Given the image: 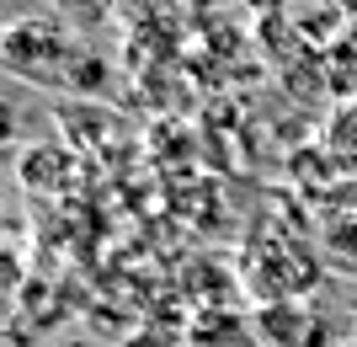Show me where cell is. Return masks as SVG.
Masks as SVG:
<instances>
[{
  "label": "cell",
  "mask_w": 357,
  "mask_h": 347,
  "mask_svg": "<svg viewBox=\"0 0 357 347\" xmlns=\"http://www.w3.org/2000/svg\"><path fill=\"white\" fill-rule=\"evenodd\" d=\"M75 161L64 145H22L16 150V177H22V187H32V193H59L64 182H70Z\"/></svg>",
  "instance_id": "cell-2"
},
{
  "label": "cell",
  "mask_w": 357,
  "mask_h": 347,
  "mask_svg": "<svg viewBox=\"0 0 357 347\" xmlns=\"http://www.w3.org/2000/svg\"><path fill=\"white\" fill-rule=\"evenodd\" d=\"M342 347H357V342H342Z\"/></svg>",
  "instance_id": "cell-10"
},
{
  "label": "cell",
  "mask_w": 357,
  "mask_h": 347,
  "mask_svg": "<svg viewBox=\"0 0 357 347\" xmlns=\"http://www.w3.org/2000/svg\"><path fill=\"white\" fill-rule=\"evenodd\" d=\"M22 300H27V262L16 246H0V326L16 320Z\"/></svg>",
  "instance_id": "cell-5"
},
{
  "label": "cell",
  "mask_w": 357,
  "mask_h": 347,
  "mask_svg": "<svg viewBox=\"0 0 357 347\" xmlns=\"http://www.w3.org/2000/svg\"><path fill=\"white\" fill-rule=\"evenodd\" d=\"M0 347H38V342H32V332L22 320H6V326H0Z\"/></svg>",
  "instance_id": "cell-7"
},
{
  "label": "cell",
  "mask_w": 357,
  "mask_h": 347,
  "mask_svg": "<svg viewBox=\"0 0 357 347\" xmlns=\"http://www.w3.org/2000/svg\"><path fill=\"white\" fill-rule=\"evenodd\" d=\"M320 262H326L331 272L357 278V214H336V219L320 230Z\"/></svg>",
  "instance_id": "cell-4"
},
{
  "label": "cell",
  "mask_w": 357,
  "mask_h": 347,
  "mask_svg": "<svg viewBox=\"0 0 357 347\" xmlns=\"http://www.w3.org/2000/svg\"><path fill=\"white\" fill-rule=\"evenodd\" d=\"M320 150L336 166V177H357V102H342L320 123Z\"/></svg>",
  "instance_id": "cell-3"
},
{
  "label": "cell",
  "mask_w": 357,
  "mask_h": 347,
  "mask_svg": "<svg viewBox=\"0 0 357 347\" xmlns=\"http://www.w3.org/2000/svg\"><path fill=\"white\" fill-rule=\"evenodd\" d=\"M256 342L261 347H320L326 332H320V320L304 300H272L256 310Z\"/></svg>",
  "instance_id": "cell-1"
},
{
  "label": "cell",
  "mask_w": 357,
  "mask_h": 347,
  "mask_svg": "<svg viewBox=\"0 0 357 347\" xmlns=\"http://www.w3.org/2000/svg\"><path fill=\"white\" fill-rule=\"evenodd\" d=\"M0 209H6V177H0Z\"/></svg>",
  "instance_id": "cell-8"
},
{
  "label": "cell",
  "mask_w": 357,
  "mask_h": 347,
  "mask_svg": "<svg viewBox=\"0 0 357 347\" xmlns=\"http://www.w3.org/2000/svg\"><path fill=\"white\" fill-rule=\"evenodd\" d=\"M16 145H22V112L11 96H0V150H16Z\"/></svg>",
  "instance_id": "cell-6"
},
{
  "label": "cell",
  "mask_w": 357,
  "mask_h": 347,
  "mask_svg": "<svg viewBox=\"0 0 357 347\" xmlns=\"http://www.w3.org/2000/svg\"><path fill=\"white\" fill-rule=\"evenodd\" d=\"M64 347H86V342H64Z\"/></svg>",
  "instance_id": "cell-9"
}]
</instances>
